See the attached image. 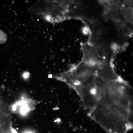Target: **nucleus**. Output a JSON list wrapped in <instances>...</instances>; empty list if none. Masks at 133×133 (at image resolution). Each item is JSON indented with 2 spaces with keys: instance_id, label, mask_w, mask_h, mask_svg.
<instances>
[{
  "instance_id": "2",
  "label": "nucleus",
  "mask_w": 133,
  "mask_h": 133,
  "mask_svg": "<svg viewBox=\"0 0 133 133\" xmlns=\"http://www.w3.org/2000/svg\"><path fill=\"white\" fill-rule=\"evenodd\" d=\"M108 82L96 75L90 83L81 89L79 97L83 108L87 110V113L105 95Z\"/></svg>"
},
{
  "instance_id": "8",
  "label": "nucleus",
  "mask_w": 133,
  "mask_h": 133,
  "mask_svg": "<svg viewBox=\"0 0 133 133\" xmlns=\"http://www.w3.org/2000/svg\"><path fill=\"white\" fill-rule=\"evenodd\" d=\"M84 33L86 34H87L88 33V30L87 28H84L83 30Z\"/></svg>"
},
{
  "instance_id": "7",
  "label": "nucleus",
  "mask_w": 133,
  "mask_h": 133,
  "mask_svg": "<svg viewBox=\"0 0 133 133\" xmlns=\"http://www.w3.org/2000/svg\"><path fill=\"white\" fill-rule=\"evenodd\" d=\"M29 73L28 72H26L24 73L23 75V76L25 78H27L29 75Z\"/></svg>"
},
{
  "instance_id": "3",
  "label": "nucleus",
  "mask_w": 133,
  "mask_h": 133,
  "mask_svg": "<svg viewBox=\"0 0 133 133\" xmlns=\"http://www.w3.org/2000/svg\"><path fill=\"white\" fill-rule=\"evenodd\" d=\"M40 102L31 98H22L10 105L9 109L12 114L24 115L34 110L36 106Z\"/></svg>"
},
{
  "instance_id": "4",
  "label": "nucleus",
  "mask_w": 133,
  "mask_h": 133,
  "mask_svg": "<svg viewBox=\"0 0 133 133\" xmlns=\"http://www.w3.org/2000/svg\"><path fill=\"white\" fill-rule=\"evenodd\" d=\"M97 75L108 81H116L122 78L115 71L113 64H106L99 68L97 71Z\"/></svg>"
},
{
  "instance_id": "5",
  "label": "nucleus",
  "mask_w": 133,
  "mask_h": 133,
  "mask_svg": "<svg viewBox=\"0 0 133 133\" xmlns=\"http://www.w3.org/2000/svg\"><path fill=\"white\" fill-rule=\"evenodd\" d=\"M6 39V34L3 31L0 30V44L5 43Z\"/></svg>"
},
{
  "instance_id": "6",
  "label": "nucleus",
  "mask_w": 133,
  "mask_h": 133,
  "mask_svg": "<svg viewBox=\"0 0 133 133\" xmlns=\"http://www.w3.org/2000/svg\"><path fill=\"white\" fill-rule=\"evenodd\" d=\"M124 3L126 5H129L131 4L132 1L130 0H124Z\"/></svg>"
},
{
  "instance_id": "1",
  "label": "nucleus",
  "mask_w": 133,
  "mask_h": 133,
  "mask_svg": "<svg viewBox=\"0 0 133 133\" xmlns=\"http://www.w3.org/2000/svg\"><path fill=\"white\" fill-rule=\"evenodd\" d=\"M87 114L107 133H127L133 128V91H109Z\"/></svg>"
}]
</instances>
